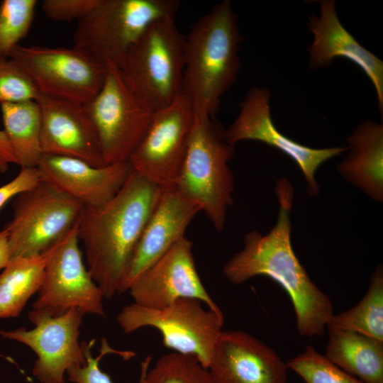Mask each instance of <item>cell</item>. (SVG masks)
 <instances>
[{"label": "cell", "mask_w": 383, "mask_h": 383, "mask_svg": "<svg viewBox=\"0 0 383 383\" xmlns=\"http://www.w3.org/2000/svg\"><path fill=\"white\" fill-rule=\"evenodd\" d=\"M328 330L357 333L383 342V269L378 265L370 279L368 289L354 307L333 314Z\"/></svg>", "instance_id": "cell-25"}, {"label": "cell", "mask_w": 383, "mask_h": 383, "mask_svg": "<svg viewBox=\"0 0 383 383\" xmlns=\"http://www.w3.org/2000/svg\"><path fill=\"white\" fill-rule=\"evenodd\" d=\"M199 212V209L174 187L162 189L134 249L118 294L128 291L140 274L185 236L189 224Z\"/></svg>", "instance_id": "cell-19"}, {"label": "cell", "mask_w": 383, "mask_h": 383, "mask_svg": "<svg viewBox=\"0 0 383 383\" xmlns=\"http://www.w3.org/2000/svg\"><path fill=\"white\" fill-rule=\"evenodd\" d=\"M9 57L30 78L41 95L85 104L101 88L106 66L73 47H15Z\"/></svg>", "instance_id": "cell-10"}, {"label": "cell", "mask_w": 383, "mask_h": 383, "mask_svg": "<svg viewBox=\"0 0 383 383\" xmlns=\"http://www.w3.org/2000/svg\"><path fill=\"white\" fill-rule=\"evenodd\" d=\"M40 182L36 167H22L10 182L0 187V209L11 199Z\"/></svg>", "instance_id": "cell-32"}, {"label": "cell", "mask_w": 383, "mask_h": 383, "mask_svg": "<svg viewBox=\"0 0 383 383\" xmlns=\"http://www.w3.org/2000/svg\"><path fill=\"white\" fill-rule=\"evenodd\" d=\"M287 365L306 383H365L333 364L311 345Z\"/></svg>", "instance_id": "cell-28"}, {"label": "cell", "mask_w": 383, "mask_h": 383, "mask_svg": "<svg viewBox=\"0 0 383 383\" xmlns=\"http://www.w3.org/2000/svg\"><path fill=\"white\" fill-rule=\"evenodd\" d=\"M177 0H99L77 21L74 46L106 66H121L130 48L155 21L175 18Z\"/></svg>", "instance_id": "cell-6"}, {"label": "cell", "mask_w": 383, "mask_h": 383, "mask_svg": "<svg viewBox=\"0 0 383 383\" xmlns=\"http://www.w3.org/2000/svg\"><path fill=\"white\" fill-rule=\"evenodd\" d=\"M11 260V252L6 229L0 231V270H3Z\"/></svg>", "instance_id": "cell-34"}, {"label": "cell", "mask_w": 383, "mask_h": 383, "mask_svg": "<svg viewBox=\"0 0 383 383\" xmlns=\"http://www.w3.org/2000/svg\"><path fill=\"white\" fill-rule=\"evenodd\" d=\"M270 92L265 88L249 89L234 122L225 128L226 141L234 145L241 140H257L281 151L296 163L306 184V192L316 196L319 186L315 179L318 168L326 160L348 150V147L312 148L280 133L274 125L270 109Z\"/></svg>", "instance_id": "cell-14"}, {"label": "cell", "mask_w": 383, "mask_h": 383, "mask_svg": "<svg viewBox=\"0 0 383 383\" xmlns=\"http://www.w3.org/2000/svg\"><path fill=\"white\" fill-rule=\"evenodd\" d=\"M4 132L18 165L36 167L43 152L40 146L41 111L38 103L29 100L0 104Z\"/></svg>", "instance_id": "cell-23"}, {"label": "cell", "mask_w": 383, "mask_h": 383, "mask_svg": "<svg viewBox=\"0 0 383 383\" xmlns=\"http://www.w3.org/2000/svg\"><path fill=\"white\" fill-rule=\"evenodd\" d=\"M12 164L18 165L17 160L3 130H0V172L5 173Z\"/></svg>", "instance_id": "cell-33"}, {"label": "cell", "mask_w": 383, "mask_h": 383, "mask_svg": "<svg viewBox=\"0 0 383 383\" xmlns=\"http://www.w3.org/2000/svg\"><path fill=\"white\" fill-rule=\"evenodd\" d=\"M145 383H213L209 372L193 356L171 353L162 356L145 377Z\"/></svg>", "instance_id": "cell-27"}, {"label": "cell", "mask_w": 383, "mask_h": 383, "mask_svg": "<svg viewBox=\"0 0 383 383\" xmlns=\"http://www.w3.org/2000/svg\"><path fill=\"white\" fill-rule=\"evenodd\" d=\"M45 255L18 257L0 274V319L18 317L29 299L39 292L44 278Z\"/></svg>", "instance_id": "cell-24"}, {"label": "cell", "mask_w": 383, "mask_h": 383, "mask_svg": "<svg viewBox=\"0 0 383 383\" xmlns=\"http://www.w3.org/2000/svg\"><path fill=\"white\" fill-rule=\"evenodd\" d=\"M95 340L88 343H81L86 357V363L82 366L72 367L67 371L68 379L74 383H112L109 375L103 372L99 366L101 357L110 353H118L123 357H131L132 353L118 352L110 348L105 339L102 340L101 353L94 357L91 348ZM152 356L148 355L140 363V375L138 383H145L146 374L149 370Z\"/></svg>", "instance_id": "cell-29"}, {"label": "cell", "mask_w": 383, "mask_h": 383, "mask_svg": "<svg viewBox=\"0 0 383 383\" xmlns=\"http://www.w3.org/2000/svg\"><path fill=\"white\" fill-rule=\"evenodd\" d=\"M96 95L84 104L96 130L107 165L128 162L144 137L154 112L125 83L119 69L106 65Z\"/></svg>", "instance_id": "cell-9"}, {"label": "cell", "mask_w": 383, "mask_h": 383, "mask_svg": "<svg viewBox=\"0 0 383 383\" xmlns=\"http://www.w3.org/2000/svg\"><path fill=\"white\" fill-rule=\"evenodd\" d=\"M134 304L163 308L182 298H193L222 313L206 290L198 274L192 243L186 236L140 274L128 290Z\"/></svg>", "instance_id": "cell-15"}, {"label": "cell", "mask_w": 383, "mask_h": 383, "mask_svg": "<svg viewBox=\"0 0 383 383\" xmlns=\"http://www.w3.org/2000/svg\"><path fill=\"white\" fill-rule=\"evenodd\" d=\"M274 191L279 210L275 225L266 234L252 231L244 247L224 265L223 272L234 284L255 276H266L287 293L294 309L301 336H321L334 314L329 296L310 278L292 245L290 213L294 188L287 178L277 180Z\"/></svg>", "instance_id": "cell-1"}, {"label": "cell", "mask_w": 383, "mask_h": 383, "mask_svg": "<svg viewBox=\"0 0 383 383\" xmlns=\"http://www.w3.org/2000/svg\"><path fill=\"white\" fill-rule=\"evenodd\" d=\"M78 200L40 180L17 195L8 233L11 260L40 255L72 229L84 210Z\"/></svg>", "instance_id": "cell-8"}, {"label": "cell", "mask_w": 383, "mask_h": 383, "mask_svg": "<svg viewBox=\"0 0 383 383\" xmlns=\"http://www.w3.org/2000/svg\"><path fill=\"white\" fill-rule=\"evenodd\" d=\"M77 223L43 252L44 278L33 309L59 316L76 308L105 317L103 292L83 261Z\"/></svg>", "instance_id": "cell-11"}, {"label": "cell", "mask_w": 383, "mask_h": 383, "mask_svg": "<svg viewBox=\"0 0 383 383\" xmlns=\"http://www.w3.org/2000/svg\"><path fill=\"white\" fill-rule=\"evenodd\" d=\"M184 45L175 18L157 20L130 48L118 68L130 90L153 111L182 94Z\"/></svg>", "instance_id": "cell-5"}, {"label": "cell", "mask_w": 383, "mask_h": 383, "mask_svg": "<svg viewBox=\"0 0 383 383\" xmlns=\"http://www.w3.org/2000/svg\"><path fill=\"white\" fill-rule=\"evenodd\" d=\"M99 0H44L41 9L45 15L55 21H77L87 15Z\"/></svg>", "instance_id": "cell-31"}, {"label": "cell", "mask_w": 383, "mask_h": 383, "mask_svg": "<svg viewBox=\"0 0 383 383\" xmlns=\"http://www.w3.org/2000/svg\"><path fill=\"white\" fill-rule=\"evenodd\" d=\"M287 369L262 340L242 331H223L207 370L213 383H286Z\"/></svg>", "instance_id": "cell-17"}, {"label": "cell", "mask_w": 383, "mask_h": 383, "mask_svg": "<svg viewBox=\"0 0 383 383\" xmlns=\"http://www.w3.org/2000/svg\"><path fill=\"white\" fill-rule=\"evenodd\" d=\"M196 299L182 298L163 308L136 304L124 306L117 322L126 333L143 327L157 329L165 347L174 353L194 357L206 369L222 333L223 313L205 309Z\"/></svg>", "instance_id": "cell-7"}, {"label": "cell", "mask_w": 383, "mask_h": 383, "mask_svg": "<svg viewBox=\"0 0 383 383\" xmlns=\"http://www.w3.org/2000/svg\"><path fill=\"white\" fill-rule=\"evenodd\" d=\"M162 189L133 172L117 194L97 207H84L78 221L88 271L111 299L119 289L127 267L160 197Z\"/></svg>", "instance_id": "cell-2"}, {"label": "cell", "mask_w": 383, "mask_h": 383, "mask_svg": "<svg viewBox=\"0 0 383 383\" xmlns=\"http://www.w3.org/2000/svg\"><path fill=\"white\" fill-rule=\"evenodd\" d=\"M320 16L312 14L308 26L314 39L308 48L309 65L313 69L325 67L335 57H341L355 63L372 83L379 109L383 114V62L362 47L340 22L333 0H321Z\"/></svg>", "instance_id": "cell-20"}, {"label": "cell", "mask_w": 383, "mask_h": 383, "mask_svg": "<svg viewBox=\"0 0 383 383\" xmlns=\"http://www.w3.org/2000/svg\"><path fill=\"white\" fill-rule=\"evenodd\" d=\"M39 93L22 67L10 57L0 58V104L36 100Z\"/></svg>", "instance_id": "cell-30"}, {"label": "cell", "mask_w": 383, "mask_h": 383, "mask_svg": "<svg viewBox=\"0 0 383 383\" xmlns=\"http://www.w3.org/2000/svg\"><path fill=\"white\" fill-rule=\"evenodd\" d=\"M238 16L229 0L215 4L185 35L182 94L194 116L215 117L240 67Z\"/></svg>", "instance_id": "cell-3"}, {"label": "cell", "mask_w": 383, "mask_h": 383, "mask_svg": "<svg viewBox=\"0 0 383 383\" xmlns=\"http://www.w3.org/2000/svg\"><path fill=\"white\" fill-rule=\"evenodd\" d=\"M36 0H4L0 3V58H8L28 33Z\"/></svg>", "instance_id": "cell-26"}, {"label": "cell", "mask_w": 383, "mask_h": 383, "mask_svg": "<svg viewBox=\"0 0 383 383\" xmlns=\"http://www.w3.org/2000/svg\"><path fill=\"white\" fill-rule=\"evenodd\" d=\"M83 315L76 308L59 316L33 309L28 313L35 325L33 329L1 331L0 335L21 342L34 351L38 358L33 374L40 383H65V374L68 370L86 363L79 343Z\"/></svg>", "instance_id": "cell-13"}, {"label": "cell", "mask_w": 383, "mask_h": 383, "mask_svg": "<svg viewBox=\"0 0 383 383\" xmlns=\"http://www.w3.org/2000/svg\"><path fill=\"white\" fill-rule=\"evenodd\" d=\"M36 168L40 180L78 200L84 207L108 203L133 172L129 162L95 167L77 158L50 155H43Z\"/></svg>", "instance_id": "cell-18"}, {"label": "cell", "mask_w": 383, "mask_h": 383, "mask_svg": "<svg viewBox=\"0 0 383 383\" xmlns=\"http://www.w3.org/2000/svg\"><path fill=\"white\" fill-rule=\"evenodd\" d=\"M194 117L192 105L183 94L155 111L144 137L128 160L133 171L161 189L172 187Z\"/></svg>", "instance_id": "cell-12"}, {"label": "cell", "mask_w": 383, "mask_h": 383, "mask_svg": "<svg viewBox=\"0 0 383 383\" xmlns=\"http://www.w3.org/2000/svg\"><path fill=\"white\" fill-rule=\"evenodd\" d=\"M43 155L77 158L95 167L106 163L95 126L84 104L39 94Z\"/></svg>", "instance_id": "cell-16"}, {"label": "cell", "mask_w": 383, "mask_h": 383, "mask_svg": "<svg viewBox=\"0 0 383 383\" xmlns=\"http://www.w3.org/2000/svg\"><path fill=\"white\" fill-rule=\"evenodd\" d=\"M348 153L338 165L340 175L377 202L383 201V125L360 123L347 138Z\"/></svg>", "instance_id": "cell-21"}, {"label": "cell", "mask_w": 383, "mask_h": 383, "mask_svg": "<svg viewBox=\"0 0 383 383\" xmlns=\"http://www.w3.org/2000/svg\"><path fill=\"white\" fill-rule=\"evenodd\" d=\"M324 356L365 383H383V342L351 331L328 330Z\"/></svg>", "instance_id": "cell-22"}, {"label": "cell", "mask_w": 383, "mask_h": 383, "mask_svg": "<svg viewBox=\"0 0 383 383\" xmlns=\"http://www.w3.org/2000/svg\"><path fill=\"white\" fill-rule=\"evenodd\" d=\"M234 145L225 138V128L215 117L194 116L186 151L173 186L204 211L218 231L226 225L233 203L234 176L228 162Z\"/></svg>", "instance_id": "cell-4"}]
</instances>
